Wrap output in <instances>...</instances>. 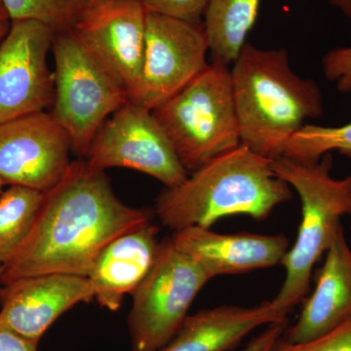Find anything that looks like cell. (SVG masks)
I'll list each match as a JSON object with an SVG mask.
<instances>
[{
  "label": "cell",
  "mask_w": 351,
  "mask_h": 351,
  "mask_svg": "<svg viewBox=\"0 0 351 351\" xmlns=\"http://www.w3.org/2000/svg\"><path fill=\"white\" fill-rule=\"evenodd\" d=\"M350 232H351V225H350ZM350 248H351V241H350Z\"/></svg>",
  "instance_id": "obj_32"
},
{
  "label": "cell",
  "mask_w": 351,
  "mask_h": 351,
  "mask_svg": "<svg viewBox=\"0 0 351 351\" xmlns=\"http://www.w3.org/2000/svg\"><path fill=\"white\" fill-rule=\"evenodd\" d=\"M52 52L55 93L51 113L68 134L71 149L86 157L103 124L130 101L128 93L73 32L55 34Z\"/></svg>",
  "instance_id": "obj_6"
},
{
  "label": "cell",
  "mask_w": 351,
  "mask_h": 351,
  "mask_svg": "<svg viewBox=\"0 0 351 351\" xmlns=\"http://www.w3.org/2000/svg\"><path fill=\"white\" fill-rule=\"evenodd\" d=\"M330 2L339 8L346 17L351 18V0H330Z\"/></svg>",
  "instance_id": "obj_27"
},
{
  "label": "cell",
  "mask_w": 351,
  "mask_h": 351,
  "mask_svg": "<svg viewBox=\"0 0 351 351\" xmlns=\"http://www.w3.org/2000/svg\"><path fill=\"white\" fill-rule=\"evenodd\" d=\"M351 320V248L343 226L335 234L318 274L316 287L306 300L299 319L283 339L302 343L327 334Z\"/></svg>",
  "instance_id": "obj_15"
},
{
  "label": "cell",
  "mask_w": 351,
  "mask_h": 351,
  "mask_svg": "<svg viewBox=\"0 0 351 351\" xmlns=\"http://www.w3.org/2000/svg\"><path fill=\"white\" fill-rule=\"evenodd\" d=\"M323 69L330 82L343 94L351 95V47L336 48L323 58Z\"/></svg>",
  "instance_id": "obj_24"
},
{
  "label": "cell",
  "mask_w": 351,
  "mask_h": 351,
  "mask_svg": "<svg viewBox=\"0 0 351 351\" xmlns=\"http://www.w3.org/2000/svg\"><path fill=\"white\" fill-rule=\"evenodd\" d=\"M10 21L32 20L55 34L75 29L93 0H0Z\"/></svg>",
  "instance_id": "obj_20"
},
{
  "label": "cell",
  "mask_w": 351,
  "mask_h": 351,
  "mask_svg": "<svg viewBox=\"0 0 351 351\" xmlns=\"http://www.w3.org/2000/svg\"><path fill=\"white\" fill-rule=\"evenodd\" d=\"M38 341H32L0 325V351H38Z\"/></svg>",
  "instance_id": "obj_26"
},
{
  "label": "cell",
  "mask_w": 351,
  "mask_h": 351,
  "mask_svg": "<svg viewBox=\"0 0 351 351\" xmlns=\"http://www.w3.org/2000/svg\"><path fill=\"white\" fill-rule=\"evenodd\" d=\"M286 324H272L252 339L242 351H271L285 332Z\"/></svg>",
  "instance_id": "obj_25"
},
{
  "label": "cell",
  "mask_w": 351,
  "mask_h": 351,
  "mask_svg": "<svg viewBox=\"0 0 351 351\" xmlns=\"http://www.w3.org/2000/svg\"><path fill=\"white\" fill-rule=\"evenodd\" d=\"M287 314L276 304L221 306L188 315L179 331L159 351H226L258 328L286 324Z\"/></svg>",
  "instance_id": "obj_17"
},
{
  "label": "cell",
  "mask_w": 351,
  "mask_h": 351,
  "mask_svg": "<svg viewBox=\"0 0 351 351\" xmlns=\"http://www.w3.org/2000/svg\"><path fill=\"white\" fill-rule=\"evenodd\" d=\"M271 351H351V320L306 343H289L281 338Z\"/></svg>",
  "instance_id": "obj_22"
},
{
  "label": "cell",
  "mask_w": 351,
  "mask_h": 351,
  "mask_svg": "<svg viewBox=\"0 0 351 351\" xmlns=\"http://www.w3.org/2000/svg\"><path fill=\"white\" fill-rule=\"evenodd\" d=\"M271 161L240 145L191 173L179 186L164 189L154 214L174 232L193 226L210 228L232 215L256 221L269 218L293 197L291 186L272 170Z\"/></svg>",
  "instance_id": "obj_3"
},
{
  "label": "cell",
  "mask_w": 351,
  "mask_h": 351,
  "mask_svg": "<svg viewBox=\"0 0 351 351\" xmlns=\"http://www.w3.org/2000/svg\"><path fill=\"white\" fill-rule=\"evenodd\" d=\"M2 271H3V265H0V277H1Z\"/></svg>",
  "instance_id": "obj_31"
},
{
  "label": "cell",
  "mask_w": 351,
  "mask_h": 351,
  "mask_svg": "<svg viewBox=\"0 0 351 351\" xmlns=\"http://www.w3.org/2000/svg\"><path fill=\"white\" fill-rule=\"evenodd\" d=\"M260 4L261 0H209L203 27L214 63L228 66L237 61Z\"/></svg>",
  "instance_id": "obj_18"
},
{
  "label": "cell",
  "mask_w": 351,
  "mask_h": 351,
  "mask_svg": "<svg viewBox=\"0 0 351 351\" xmlns=\"http://www.w3.org/2000/svg\"><path fill=\"white\" fill-rule=\"evenodd\" d=\"M210 280L172 239L159 244L149 274L133 293L128 317L131 351H159L174 338L196 295Z\"/></svg>",
  "instance_id": "obj_7"
},
{
  "label": "cell",
  "mask_w": 351,
  "mask_h": 351,
  "mask_svg": "<svg viewBox=\"0 0 351 351\" xmlns=\"http://www.w3.org/2000/svg\"><path fill=\"white\" fill-rule=\"evenodd\" d=\"M208 50L203 25L147 13L140 80L130 101L154 110L206 69Z\"/></svg>",
  "instance_id": "obj_9"
},
{
  "label": "cell",
  "mask_w": 351,
  "mask_h": 351,
  "mask_svg": "<svg viewBox=\"0 0 351 351\" xmlns=\"http://www.w3.org/2000/svg\"><path fill=\"white\" fill-rule=\"evenodd\" d=\"M277 177L294 189L301 199L302 221L297 239L284 256L286 276L272 302L284 313L304 301L314 265L326 253L341 219L351 215V175L332 177V156L326 154L315 164L278 157L271 161Z\"/></svg>",
  "instance_id": "obj_4"
},
{
  "label": "cell",
  "mask_w": 351,
  "mask_h": 351,
  "mask_svg": "<svg viewBox=\"0 0 351 351\" xmlns=\"http://www.w3.org/2000/svg\"><path fill=\"white\" fill-rule=\"evenodd\" d=\"M6 186V182L3 181V180L0 178V195L3 193V186Z\"/></svg>",
  "instance_id": "obj_30"
},
{
  "label": "cell",
  "mask_w": 351,
  "mask_h": 351,
  "mask_svg": "<svg viewBox=\"0 0 351 351\" xmlns=\"http://www.w3.org/2000/svg\"><path fill=\"white\" fill-rule=\"evenodd\" d=\"M171 239L210 279L276 267L290 248L287 237L282 234H221L198 226L175 232Z\"/></svg>",
  "instance_id": "obj_14"
},
{
  "label": "cell",
  "mask_w": 351,
  "mask_h": 351,
  "mask_svg": "<svg viewBox=\"0 0 351 351\" xmlns=\"http://www.w3.org/2000/svg\"><path fill=\"white\" fill-rule=\"evenodd\" d=\"M44 193L25 186H10L0 195V265L8 262L29 237Z\"/></svg>",
  "instance_id": "obj_19"
},
{
  "label": "cell",
  "mask_w": 351,
  "mask_h": 351,
  "mask_svg": "<svg viewBox=\"0 0 351 351\" xmlns=\"http://www.w3.org/2000/svg\"><path fill=\"white\" fill-rule=\"evenodd\" d=\"M6 21H10L9 19L8 14H7L5 8L2 5L1 2H0V23L6 22Z\"/></svg>",
  "instance_id": "obj_29"
},
{
  "label": "cell",
  "mask_w": 351,
  "mask_h": 351,
  "mask_svg": "<svg viewBox=\"0 0 351 351\" xmlns=\"http://www.w3.org/2000/svg\"><path fill=\"white\" fill-rule=\"evenodd\" d=\"M10 24L11 21L0 23V43H1L2 39L5 38L7 32H8L9 29H10Z\"/></svg>",
  "instance_id": "obj_28"
},
{
  "label": "cell",
  "mask_w": 351,
  "mask_h": 351,
  "mask_svg": "<svg viewBox=\"0 0 351 351\" xmlns=\"http://www.w3.org/2000/svg\"><path fill=\"white\" fill-rule=\"evenodd\" d=\"M147 13L201 24L209 0H141Z\"/></svg>",
  "instance_id": "obj_23"
},
{
  "label": "cell",
  "mask_w": 351,
  "mask_h": 351,
  "mask_svg": "<svg viewBox=\"0 0 351 351\" xmlns=\"http://www.w3.org/2000/svg\"><path fill=\"white\" fill-rule=\"evenodd\" d=\"M2 285L0 325L38 343L62 314L95 299L88 277L75 274H40Z\"/></svg>",
  "instance_id": "obj_13"
},
{
  "label": "cell",
  "mask_w": 351,
  "mask_h": 351,
  "mask_svg": "<svg viewBox=\"0 0 351 351\" xmlns=\"http://www.w3.org/2000/svg\"><path fill=\"white\" fill-rule=\"evenodd\" d=\"M159 228L152 221L110 242L95 261L88 279L101 307L119 311L126 295H133L156 261Z\"/></svg>",
  "instance_id": "obj_16"
},
{
  "label": "cell",
  "mask_w": 351,
  "mask_h": 351,
  "mask_svg": "<svg viewBox=\"0 0 351 351\" xmlns=\"http://www.w3.org/2000/svg\"><path fill=\"white\" fill-rule=\"evenodd\" d=\"M332 151L351 157V122L339 127L306 124L288 141L283 156L304 164H315Z\"/></svg>",
  "instance_id": "obj_21"
},
{
  "label": "cell",
  "mask_w": 351,
  "mask_h": 351,
  "mask_svg": "<svg viewBox=\"0 0 351 351\" xmlns=\"http://www.w3.org/2000/svg\"><path fill=\"white\" fill-rule=\"evenodd\" d=\"M86 157L95 169L128 168L151 176L167 189L189 175L152 110L131 101L103 124Z\"/></svg>",
  "instance_id": "obj_8"
},
{
  "label": "cell",
  "mask_w": 351,
  "mask_h": 351,
  "mask_svg": "<svg viewBox=\"0 0 351 351\" xmlns=\"http://www.w3.org/2000/svg\"><path fill=\"white\" fill-rule=\"evenodd\" d=\"M152 112L189 174L241 145L232 75L225 64H208Z\"/></svg>",
  "instance_id": "obj_5"
},
{
  "label": "cell",
  "mask_w": 351,
  "mask_h": 351,
  "mask_svg": "<svg viewBox=\"0 0 351 351\" xmlns=\"http://www.w3.org/2000/svg\"><path fill=\"white\" fill-rule=\"evenodd\" d=\"M147 14L141 0H93L71 31L129 100L140 80Z\"/></svg>",
  "instance_id": "obj_12"
},
{
  "label": "cell",
  "mask_w": 351,
  "mask_h": 351,
  "mask_svg": "<svg viewBox=\"0 0 351 351\" xmlns=\"http://www.w3.org/2000/svg\"><path fill=\"white\" fill-rule=\"evenodd\" d=\"M71 151L68 134L51 112L0 122V178L6 184L46 193L66 174Z\"/></svg>",
  "instance_id": "obj_11"
},
{
  "label": "cell",
  "mask_w": 351,
  "mask_h": 351,
  "mask_svg": "<svg viewBox=\"0 0 351 351\" xmlns=\"http://www.w3.org/2000/svg\"><path fill=\"white\" fill-rule=\"evenodd\" d=\"M233 99L240 142L258 156L274 160L309 119L324 113L317 83L291 68L287 51L263 50L246 43L234 62Z\"/></svg>",
  "instance_id": "obj_2"
},
{
  "label": "cell",
  "mask_w": 351,
  "mask_h": 351,
  "mask_svg": "<svg viewBox=\"0 0 351 351\" xmlns=\"http://www.w3.org/2000/svg\"><path fill=\"white\" fill-rule=\"evenodd\" d=\"M55 34L32 20L11 21L0 43V122L44 112L54 101L48 66Z\"/></svg>",
  "instance_id": "obj_10"
},
{
  "label": "cell",
  "mask_w": 351,
  "mask_h": 351,
  "mask_svg": "<svg viewBox=\"0 0 351 351\" xmlns=\"http://www.w3.org/2000/svg\"><path fill=\"white\" fill-rule=\"evenodd\" d=\"M151 210L124 204L105 171L73 161L44 199L31 233L3 265L0 282L47 274L89 276L113 239L152 221Z\"/></svg>",
  "instance_id": "obj_1"
}]
</instances>
